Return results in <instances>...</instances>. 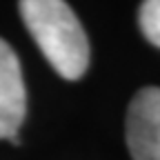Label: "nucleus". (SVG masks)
I'll return each instance as SVG.
<instances>
[{"label": "nucleus", "mask_w": 160, "mask_h": 160, "mask_svg": "<svg viewBox=\"0 0 160 160\" xmlns=\"http://www.w3.org/2000/svg\"><path fill=\"white\" fill-rule=\"evenodd\" d=\"M140 31L153 47H160V0H147L140 5Z\"/></svg>", "instance_id": "4"}, {"label": "nucleus", "mask_w": 160, "mask_h": 160, "mask_svg": "<svg viewBox=\"0 0 160 160\" xmlns=\"http://www.w3.org/2000/svg\"><path fill=\"white\" fill-rule=\"evenodd\" d=\"M31 38L65 80H78L89 67V40L73 9L62 0H22L18 5Z\"/></svg>", "instance_id": "1"}, {"label": "nucleus", "mask_w": 160, "mask_h": 160, "mask_svg": "<svg viewBox=\"0 0 160 160\" xmlns=\"http://www.w3.org/2000/svg\"><path fill=\"white\" fill-rule=\"evenodd\" d=\"M27 113V91L16 51L0 38V138L20 145L16 136Z\"/></svg>", "instance_id": "3"}, {"label": "nucleus", "mask_w": 160, "mask_h": 160, "mask_svg": "<svg viewBox=\"0 0 160 160\" xmlns=\"http://www.w3.org/2000/svg\"><path fill=\"white\" fill-rule=\"evenodd\" d=\"M127 145L133 160H160V87L140 89L127 111Z\"/></svg>", "instance_id": "2"}]
</instances>
